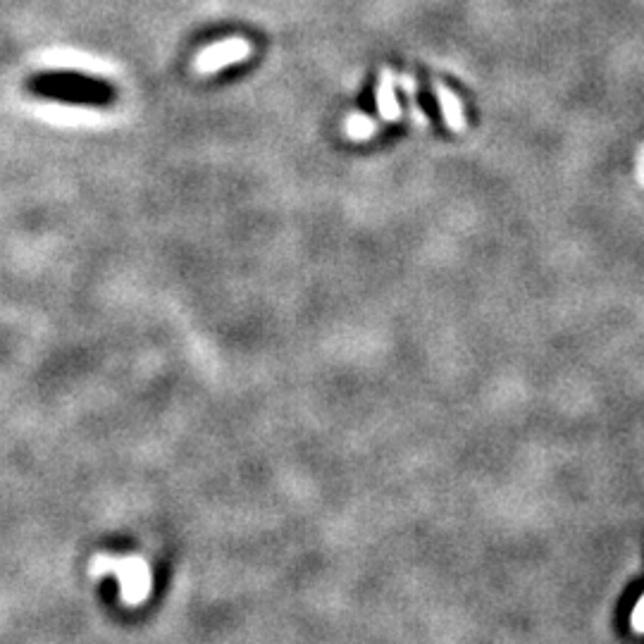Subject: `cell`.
Masks as SVG:
<instances>
[{"instance_id": "1", "label": "cell", "mask_w": 644, "mask_h": 644, "mask_svg": "<svg viewBox=\"0 0 644 644\" xmlns=\"http://www.w3.org/2000/svg\"><path fill=\"white\" fill-rule=\"evenodd\" d=\"M103 573H115L122 597L132 606L144 604L148 592H151V571H148L144 559H136V556L103 559Z\"/></svg>"}, {"instance_id": "2", "label": "cell", "mask_w": 644, "mask_h": 644, "mask_svg": "<svg viewBox=\"0 0 644 644\" xmlns=\"http://www.w3.org/2000/svg\"><path fill=\"white\" fill-rule=\"evenodd\" d=\"M251 55V46L249 41L244 39H227V41H220L215 43V46H210L198 55V70L201 72H215V70H222L225 65H232V63H241V60H246Z\"/></svg>"}, {"instance_id": "3", "label": "cell", "mask_w": 644, "mask_h": 644, "mask_svg": "<svg viewBox=\"0 0 644 644\" xmlns=\"http://www.w3.org/2000/svg\"><path fill=\"white\" fill-rule=\"evenodd\" d=\"M642 599H644V571L642 575H637V578H633L623 587V592L618 594L616 609H613V623H616L618 635L625 637V640L633 635V616Z\"/></svg>"}, {"instance_id": "4", "label": "cell", "mask_w": 644, "mask_h": 644, "mask_svg": "<svg viewBox=\"0 0 644 644\" xmlns=\"http://www.w3.org/2000/svg\"><path fill=\"white\" fill-rule=\"evenodd\" d=\"M377 110L385 120H399L401 108L394 94V74L392 70H382L380 86H377Z\"/></svg>"}, {"instance_id": "5", "label": "cell", "mask_w": 644, "mask_h": 644, "mask_svg": "<svg viewBox=\"0 0 644 644\" xmlns=\"http://www.w3.org/2000/svg\"><path fill=\"white\" fill-rule=\"evenodd\" d=\"M435 94H437V101L442 105V115L444 120L449 122L451 129H463V113H461V103H458V98L451 94L444 84H437L435 86Z\"/></svg>"}, {"instance_id": "6", "label": "cell", "mask_w": 644, "mask_h": 644, "mask_svg": "<svg viewBox=\"0 0 644 644\" xmlns=\"http://www.w3.org/2000/svg\"><path fill=\"white\" fill-rule=\"evenodd\" d=\"M346 129H349L351 136H356V139H365V136H370L375 132V122L370 120V117H363V115H354L349 122H346Z\"/></svg>"}]
</instances>
